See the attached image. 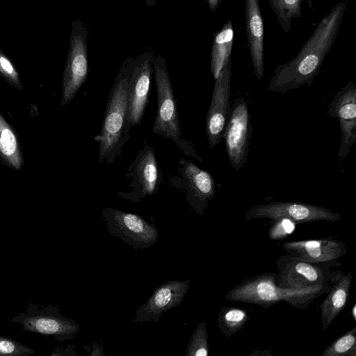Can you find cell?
Instances as JSON below:
<instances>
[{
    "label": "cell",
    "instance_id": "1",
    "mask_svg": "<svg viewBox=\"0 0 356 356\" xmlns=\"http://www.w3.org/2000/svg\"><path fill=\"white\" fill-rule=\"evenodd\" d=\"M347 1H341L332 8L298 54L276 67L269 81V91L285 93L313 83L338 35Z\"/></svg>",
    "mask_w": 356,
    "mask_h": 356
},
{
    "label": "cell",
    "instance_id": "2",
    "mask_svg": "<svg viewBox=\"0 0 356 356\" xmlns=\"http://www.w3.org/2000/svg\"><path fill=\"white\" fill-rule=\"evenodd\" d=\"M275 273L268 272L246 278L225 294L227 301L254 304L264 309L284 301L300 309L309 307L316 298L327 293L332 284L305 289H283Z\"/></svg>",
    "mask_w": 356,
    "mask_h": 356
},
{
    "label": "cell",
    "instance_id": "3",
    "mask_svg": "<svg viewBox=\"0 0 356 356\" xmlns=\"http://www.w3.org/2000/svg\"><path fill=\"white\" fill-rule=\"evenodd\" d=\"M278 269V285L283 289H305L332 284L344 273L332 271L339 267V261L333 263H313L289 254L280 256L276 263Z\"/></svg>",
    "mask_w": 356,
    "mask_h": 356
},
{
    "label": "cell",
    "instance_id": "4",
    "mask_svg": "<svg viewBox=\"0 0 356 356\" xmlns=\"http://www.w3.org/2000/svg\"><path fill=\"white\" fill-rule=\"evenodd\" d=\"M129 66L125 60L108 97L100 133L95 137L99 143V160L102 161L114 149L122 135L127 108Z\"/></svg>",
    "mask_w": 356,
    "mask_h": 356
},
{
    "label": "cell",
    "instance_id": "5",
    "mask_svg": "<svg viewBox=\"0 0 356 356\" xmlns=\"http://www.w3.org/2000/svg\"><path fill=\"white\" fill-rule=\"evenodd\" d=\"M8 321L20 324L24 331L52 337L58 341L73 339L80 328L76 321L62 316L58 307L52 304L29 303L24 312Z\"/></svg>",
    "mask_w": 356,
    "mask_h": 356
},
{
    "label": "cell",
    "instance_id": "6",
    "mask_svg": "<svg viewBox=\"0 0 356 356\" xmlns=\"http://www.w3.org/2000/svg\"><path fill=\"white\" fill-rule=\"evenodd\" d=\"M88 33L89 29L80 19H75L72 22L62 84V106L70 103L87 79Z\"/></svg>",
    "mask_w": 356,
    "mask_h": 356
},
{
    "label": "cell",
    "instance_id": "7",
    "mask_svg": "<svg viewBox=\"0 0 356 356\" xmlns=\"http://www.w3.org/2000/svg\"><path fill=\"white\" fill-rule=\"evenodd\" d=\"M153 68L157 92V112L153 124L154 133L179 143L181 131L176 100L173 93L165 58L154 57Z\"/></svg>",
    "mask_w": 356,
    "mask_h": 356
},
{
    "label": "cell",
    "instance_id": "8",
    "mask_svg": "<svg viewBox=\"0 0 356 356\" xmlns=\"http://www.w3.org/2000/svg\"><path fill=\"white\" fill-rule=\"evenodd\" d=\"M252 134L251 115L248 103L243 97H237L231 105L222 134L228 159L236 171L247 162Z\"/></svg>",
    "mask_w": 356,
    "mask_h": 356
},
{
    "label": "cell",
    "instance_id": "9",
    "mask_svg": "<svg viewBox=\"0 0 356 356\" xmlns=\"http://www.w3.org/2000/svg\"><path fill=\"white\" fill-rule=\"evenodd\" d=\"M108 232L134 249H146L155 244L159 232L154 224L147 222L141 216L106 208L102 211Z\"/></svg>",
    "mask_w": 356,
    "mask_h": 356
},
{
    "label": "cell",
    "instance_id": "10",
    "mask_svg": "<svg viewBox=\"0 0 356 356\" xmlns=\"http://www.w3.org/2000/svg\"><path fill=\"white\" fill-rule=\"evenodd\" d=\"M152 51L144 52L136 58H129V83L126 121L131 125L138 124L147 105L152 74Z\"/></svg>",
    "mask_w": 356,
    "mask_h": 356
},
{
    "label": "cell",
    "instance_id": "11",
    "mask_svg": "<svg viewBox=\"0 0 356 356\" xmlns=\"http://www.w3.org/2000/svg\"><path fill=\"white\" fill-rule=\"evenodd\" d=\"M286 217L296 223L314 221L337 222L341 216L331 209L311 204L293 202H271L250 208L245 215V220Z\"/></svg>",
    "mask_w": 356,
    "mask_h": 356
},
{
    "label": "cell",
    "instance_id": "12",
    "mask_svg": "<svg viewBox=\"0 0 356 356\" xmlns=\"http://www.w3.org/2000/svg\"><path fill=\"white\" fill-rule=\"evenodd\" d=\"M231 58L215 79L213 92L206 118V132L210 148L216 146L222 138L231 104Z\"/></svg>",
    "mask_w": 356,
    "mask_h": 356
},
{
    "label": "cell",
    "instance_id": "13",
    "mask_svg": "<svg viewBox=\"0 0 356 356\" xmlns=\"http://www.w3.org/2000/svg\"><path fill=\"white\" fill-rule=\"evenodd\" d=\"M327 114L339 120L341 138L338 158L344 159L356 140V86L354 81L348 82L337 92L330 103Z\"/></svg>",
    "mask_w": 356,
    "mask_h": 356
},
{
    "label": "cell",
    "instance_id": "14",
    "mask_svg": "<svg viewBox=\"0 0 356 356\" xmlns=\"http://www.w3.org/2000/svg\"><path fill=\"white\" fill-rule=\"evenodd\" d=\"M189 280H168L156 287L147 301L136 312L134 322L158 323L162 314L177 307L188 293Z\"/></svg>",
    "mask_w": 356,
    "mask_h": 356
},
{
    "label": "cell",
    "instance_id": "15",
    "mask_svg": "<svg viewBox=\"0 0 356 356\" xmlns=\"http://www.w3.org/2000/svg\"><path fill=\"white\" fill-rule=\"evenodd\" d=\"M282 248L287 254L313 263L337 262L348 252L345 243L331 238L286 241Z\"/></svg>",
    "mask_w": 356,
    "mask_h": 356
},
{
    "label": "cell",
    "instance_id": "16",
    "mask_svg": "<svg viewBox=\"0 0 356 356\" xmlns=\"http://www.w3.org/2000/svg\"><path fill=\"white\" fill-rule=\"evenodd\" d=\"M245 24L248 47L254 72L258 80L264 74V22L258 0H245Z\"/></svg>",
    "mask_w": 356,
    "mask_h": 356
},
{
    "label": "cell",
    "instance_id": "17",
    "mask_svg": "<svg viewBox=\"0 0 356 356\" xmlns=\"http://www.w3.org/2000/svg\"><path fill=\"white\" fill-rule=\"evenodd\" d=\"M183 165L184 175L188 181V201L195 212L202 215L215 195L214 179L209 172L190 161H184Z\"/></svg>",
    "mask_w": 356,
    "mask_h": 356
},
{
    "label": "cell",
    "instance_id": "18",
    "mask_svg": "<svg viewBox=\"0 0 356 356\" xmlns=\"http://www.w3.org/2000/svg\"><path fill=\"white\" fill-rule=\"evenodd\" d=\"M352 272L343 273L332 284L327 296L320 305L322 330H326L345 307L352 284Z\"/></svg>",
    "mask_w": 356,
    "mask_h": 356
},
{
    "label": "cell",
    "instance_id": "19",
    "mask_svg": "<svg viewBox=\"0 0 356 356\" xmlns=\"http://www.w3.org/2000/svg\"><path fill=\"white\" fill-rule=\"evenodd\" d=\"M234 33L232 22L228 20L214 34L211 54V71L214 79H217L224 65L231 58Z\"/></svg>",
    "mask_w": 356,
    "mask_h": 356
},
{
    "label": "cell",
    "instance_id": "20",
    "mask_svg": "<svg viewBox=\"0 0 356 356\" xmlns=\"http://www.w3.org/2000/svg\"><path fill=\"white\" fill-rule=\"evenodd\" d=\"M136 172L141 196L154 194L158 180V165L151 148L147 149L138 160Z\"/></svg>",
    "mask_w": 356,
    "mask_h": 356
},
{
    "label": "cell",
    "instance_id": "21",
    "mask_svg": "<svg viewBox=\"0 0 356 356\" xmlns=\"http://www.w3.org/2000/svg\"><path fill=\"white\" fill-rule=\"evenodd\" d=\"M0 155L11 167L20 170L23 159L16 136L1 114Z\"/></svg>",
    "mask_w": 356,
    "mask_h": 356
},
{
    "label": "cell",
    "instance_id": "22",
    "mask_svg": "<svg viewBox=\"0 0 356 356\" xmlns=\"http://www.w3.org/2000/svg\"><path fill=\"white\" fill-rule=\"evenodd\" d=\"M250 316L247 310L234 307H222L218 313V327L227 338L241 330Z\"/></svg>",
    "mask_w": 356,
    "mask_h": 356
},
{
    "label": "cell",
    "instance_id": "23",
    "mask_svg": "<svg viewBox=\"0 0 356 356\" xmlns=\"http://www.w3.org/2000/svg\"><path fill=\"white\" fill-rule=\"evenodd\" d=\"M277 22L285 33H289L294 18L302 16V0H268Z\"/></svg>",
    "mask_w": 356,
    "mask_h": 356
},
{
    "label": "cell",
    "instance_id": "24",
    "mask_svg": "<svg viewBox=\"0 0 356 356\" xmlns=\"http://www.w3.org/2000/svg\"><path fill=\"white\" fill-rule=\"evenodd\" d=\"M321 356H356V327L332 341Z\"/></svg>",
    "mask_w": 356,
    "mask_h": 356
},
{
    "label": "cell",
    "instance_id": "25",
    "mask_svg": "<svg viewBox=\"0 0 356 356\" xmlns=\"http://www.w3.org/2000/svg\"><path fill=\"white\" fill-rule=\"evenodd\" d=\"M209 355L207 323H200L195 329L186 348V356H207Z\"/></svg>",
    "mask_w": 356,
    "mask_h": 356
},
{
    "label": "cell",
    "instance_id": "26",
    "mask_svg": "<svg viewBox=\"0 0 356 356\" xmlns=\"http://www.w3.org/2000/svg\"><path fill=\"white\" fill-rule=\"evenodd\" d=\"M268 230L270 240H282L291 235L296 229V222L286 217L271 220Z\"/></svg>",
    "mask_w": 356,
    "mask_h": 356
},
{
    "label": "cell",
    "instance_id": "27",
    "mask_svg": "<svg viewBox=\"0 0 356 356\" xmlns=\"http://www.w3.org/2000/svg\"><path fill=\"white\" fill-rule=\"evenodd\" d=\"M35 351L12 338L0 336V356H26Z\"/></svg>",
    "mask_w": 356,
    "mask_h": 356
},
{
    "label": "cell",
    "instance_id": "28",
    "mask_svg": "<svg viewBox=\"0 0 356 356\" xmlns=\"http://www.w3.org/2000/svg\"><path fill=\"white\" fill-rule=\"evenodd\" d=\"M0 74L10 84L22 89L19 74L12 62L0 48Z\"/></svg>",
    "mask_w": 356,
    "mask_h": 356
},
{
    "label": "cell",
    "instance_id": "29",
    "mask_svg": "<svg viewBox=\"0 0 356 356\" xmlns=\"http://www.w3.org/2000/svg\"><path fill=\"white\" fill-rule=\"evenodd\" d=\"M57 355H76L73 346H67L65 348L57 347L51 353V356Z\"/></svg>",
    "mask_w": 356,
    "mask_h": 356
},
{
    "label": "cell",
    "instance_id": "30",
    "mask_svg": "<svg viewBox=\"0 0 356 356\" xmlns=\"http://www.w3.org/2000/svg\"><path fill=\"white\" fill-rule=\"evenodd\" d=\"M222 1L223 0H207V3L209 9L216 12Z\"/></svg>",
    "mask_w": 356,
    "mask_h": 356
},
{
    "label": "cell",
    "instance_id": "31",
    "mask_svg": "<svg viewBox=\"0 0 356 356\" xmlns=\"http://www.w3.org/2000/svg\"><path fill=\"white\" fill-rule=\"evenodd\" d=\"M99 348H101V346H99L97 343H93L92 350H94L95 351H92L90 355H105V354L104 353V352L102 350V348L99 350Z\"/></svg>",
    "mask_w": 356,
    "mask_h": 356
},
{
    "label": "cell",
    "instance_id": "32",
    "mask_svg": "<svg viewBox=\"0 0 356 356\" xmlns=\"http://www.w3.org/2000/svg\"><path fill=\"white\" fill-rule=\"evenodd\" d=\"M273 353L268 350H262L261 352H258L257 350L254 351L253 353L249 354L248 355H265V356H268V355H272Z\"/></svg>",
    "mask_w": 356,
    "mask_h": 356
},
{
    "label": "cell",
    "instance_id": "33",
    "mask_svg": "<svg viewBox=\"0 0 356 356\" xmlns=\"http://www.w3.org/2000/svg\"><path fill=\"white\" fill-rule=\"evenodd\" d=\"M351 315L353 316V320L356 321V304L355 303L351 309Z\"/></svg>",
    "mask_w": 356,
    "mask_h": 356
},
{
    "label": "cell",
    "instance_id": "34",
    "mask_svg": "<svg viewBox=\"0 0 356 356\" xmlns=\"http://www.w3.org/2000/svg\"><path fill=\"white\" fill-rule=\"evenodd\" d=\"M156 0H145L147 6H153L155 5Z\"/></svg>",
    "mask_w": 356,
    "mask_h": 356
}]
</instances>
